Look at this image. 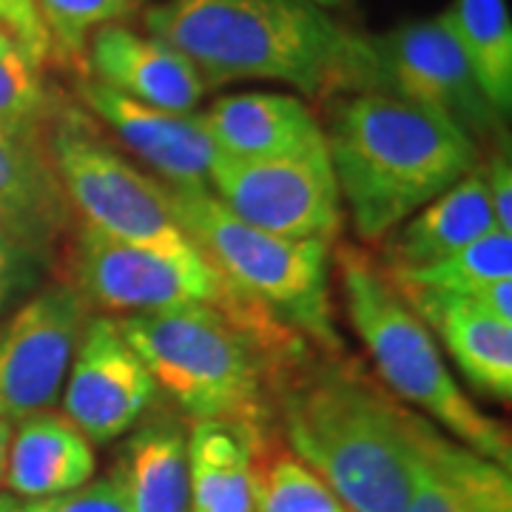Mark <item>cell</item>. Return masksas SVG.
Wrapping results in <instances>:
<instances>
[{
    "instance_id": "cell-1",
    "label": "cell",
    "mask_w": 512,
    "mask_h": 512,
    "mask_svg": "<svg viewBox=\"0 0 512 512\" xmlns=\"http://www.w3.org/2000/svg\"><path fill=\"white\" fill-rule=\"evenodd\" d=\"M146 26L191 60L205 86L276 80L308 97L376 92L370 37L348 32L313 0H165Z\"/></svg>"
},
{
    "instance_id": "cell-2",
    "label": "cell",
    "mask_w": 512,
    "mask_h": 512,
    "mask_svg": "<svg viewBox=\"0 0 512 512\" xmlns=\"http://www.w3.org/2000/svg\"><path fill=\"white\" fill-rule=\"evenodd\" d=\"M282 421L293 456L348 512H402L444 436L384 384L345 367L293 384Z\"/></svg>"
},
{
    "instance_id": "cell-3",
    "label": "cell",
    "mask_w": 512,
    "mask_h": 512,
    "mask_svg": "<svg viewBox=\"0 0 512 512\" xmlns=\"http://www.w3.org/2000/svg\"><path fill=\"white\" fill-rule=\"evenodd\" d=\"M328 157L359 237L376 242L478 165L476 140L444 114L382 92L333 111Z\"/></svg>"
},
{
    "instance_id": "cell-4",
    "label": "cell",
    "mask_w": 512,
    "mask_h": 512,
    "mask_svg": "<svg viewBox=\"0 0 512 512\" xmlns=\"http://www.w3.org/2000/svg\"><path fill=\"white\" fill-rule=\"evenodd\" d=\"M117 328L154 384L194 421L259 424L276 362L299 353V336L288 325H254L205 302L134 313Z\"/></svg>"
},
{
    "instance_id": "cell-5",
    "label": "cell",
    "mask_w": 512,
    "mask_h": 512,
    "mask_svg": "<svg viewBox=\"0 0 512 512\" xmlns=\"http://www.w3.org/2000/svg\"><path fill=\"white\" fill-rule=\"evenodd\" d=\"M342 291L353 330L365 342L384 387L399 402L416 404L464 447L510 470V433L501 421L481 413L444 365L430 328L362 251L339 256Z\"/></svg>"
},
{
    "instance_id": "cell-6",
    "label": "cell",
    "mask_w": 512,
    "mask_h": 512,
    "mask_svg": "<svg viewBox=\"0 0 512 512\" xmlns=\"http://www.w3.org/2000/svg\"><path fill=\"white\" fill-rule=\"evenodd\" d=\"M174 220L217 274L288 328L339 348L328 305L330 242L288 239L234 217L208 188L165 185Z\"/></svg>"
},
{
    "instance_id": "cell-7",
    "label": "cell",
    "mask_w": 512,
    "mask_h": 512,
    "mask_svg": "<svg viewBox=\"0 0 512 512\" xmlns=\"http://www.w3.org/2000/svg\"><path fill=\"white\" fill-rule=\"evenodd\" d=\"M49 160L63 197L72 202L86 228L165 256L180 268H211L174 220L165 185L154 183L92 134L80 111L55 114L49 128Z\"/></svg>"
},
{
    "instance_id": "cell-8",
    "label": "cell",
    "mask_w": 512,
    "mask_h": 512,
    "mask_svg": "<svg viewBox=\"0 0 512 512\" xmlns=\"http://www.w3.org/2000/svg\"><path fill=\"white\" fill-rule=\"evenodd\" d=\"M74 282V291L83 296L86 305H97L109 313L134 316L205 302L254 325L279 322L268 308L239 293L214 268H180L165 256L126 245L86 225L74 245Z\"/></svg>"
},
{
    "instance_id": "cell-9",
    "label": "cell",
    "mask_w": 512,
    "mask_h": 512,
    "mask_svg": "<svg viewBox=\"0 0 512 512\" xmlns=\"http://www.w3.org/2000/svg\"><path fill=\"white\" fill-rule=\"evenodd\" d=\"M208 183L234 217L276 237L333 242L342 228V197L328 148L279 160L217 154Z\"/></svg>"
},
{
    "instance_id": "cell-10",
    "label": "cell",
    "mask_w": 512,
    "mask_h": 512,
    "mask_svg": "<svg viewBox=\"0 0 512 512\" xmlns=\"http://www.w3.org/2000/svg\"><path fill=\"white\" fill-rule=\"evenodd\" d=\"M376 55V92L444 114L470 137L498 128L501 114L478 89L476 77L447 26L436 20L404 23L370 37Z\"/></svg>"
},
{
    "instance_id": "cell-11",
    "label": "cell",
    "mask_w": 512,
    "mask_h": 512,
    "mask_svg": "<svg viewBox=\"0 0 512 512\" xmlns=\"http://www.w3.org/2000/svg\"><path fill=\"white\" fill-rule=\"evenodd\" d=\"M89 305L57 285L29 299L0 328V416L26 419L55 402L72 365Z\"/></svg>"
},
{
    "instance_id": "cell-12",
    "label": "cell",
    "mask_w": 512,
    "mask_h": 512,
    "mask_svg": "<svg viewBox=\"0 0 512 512\" xmlns=\"http://www.w3.org/2000/svg\"><path fill=\"white\" fill-rule=\"evenodd\" d=\"M154 393L157 384L117 322L86 319L69 365L63 416L89 441L109 444L140 421Z\"/></svg>"
},
{
    "instance_id": "cell-13",
    "label": "cell",
    "mask_w": 512,
    "mask_h": 512,
    "mask_svg": "<svg viewBox=\"0 0 512 512\" xmlns=\"http://www.w3.org/2000/svg\"><path fill=\"white\" fill-rule=\"evenodd\" d=\"M77 94L89 114L106 123L131 154L165 177V183L177 188H205L211 163L220 151L205 131L202 114L146 106L97 83L89 74L80 77Z\"/></svg>"
},
{
    "instance_id": "cell-14",
    "label": "cell",
    "mask_w": 512,
    "mask_h": 512,
    "mask_svg": "<svg viewBox=\"0 0 512 512\" xmlns=\"http://www.w3.org/2000/svg\"><path fill=\"white\" fill-rule=\"evenodd\" d=\"M86 72L114 92L165 111H194L208 89L188 57L120 23L94 32L86 49Z\"/></svg>"
},
{
    "instance_id": "cell-15",
    "label": "cell",
    "mask_w": 512,
    "mask_h": 512,
    "mask_svg": "<svg viewBox=\"0 0 512 512\" xmlns=\"http://www.w3.org/2000/svg\"><path fill=\"white\" fill-rule=\"evenodd\" d=\"M202 123L217 151L239 160H279L328 148L316 114L291 94H231L205 111Z\"/></svg>"
},
{
    "instance_id": "cell-16",
    "label": "cell",
    "mask_w": 512,
    "mask_h": 512,
    "mask_svg": "<svg viewBox=\"0 0 512 512\" xmlns=\"http://www.w3.org/2000/svg\"><path fill=\"white\" fill-rule=\"evenodd\" d=\"M427 328L441 336L470 384L501 402L512 396V322H501L470 296L396 288Z\"/></svg>"
},
{
    "instance_id": "cell-17",
    "label": "cell",
    "mask_w": 512,
    "mask_h": 512,
    "mask_svg": "<svg viewBox=\"0 0 512 512\" xmlns=\"http://www.w3.org/2000/svg\"><path fill=\"white\" fill-rule=\"evenodd\" d=\"M94 476L92 441L60 413L40 410L12 430L3 484L29 501L72 493Z\"/></svg>"
},
{
    "instance_id": "cell-18",
    "label": "cell",
    "mask_w": 512,
    "mask_h": 512,
    "mask_svg": "<svg viewBox=\"0 0 512 512\" xmlns=\"http://www.w3.org/2000/svg\"><path fill=\"white\" fill-rule=\"evenodd\" d=\"M262 427L254 421L200 419L188 436L191 512H256L254 456Z\"/></svg>"
},
{
    "instance_id": "cell-19",
    "label": "cell",
    "mask_w": 512,
    "mask_h": 512,
    "mask_svg": "<svg viewBox=\"0 0 512 512\" xmlns=\"http://www.w3.org/2000/svg\"><path fill=\"white\" fill-rule=\"evenodd\" d=\"M495 228L498 225L484 183V168L476 165L402 225V231L390 242V271H416L433 265Z\"/></svg>"
},
{
    "instance_id": "cell-20",
    "label": "cell",
    "mask_w": 512,
    "mask_h": 512,
    "mask_svg": "<svg viewBox=\"0 0 512 512\" xmlns=\"http://www.w3.org/2000/svg\"><path fill=\"white\" fill-rule=\"evenodd\" d=\"M69 220L49 151H37L0 131V225L43 254Z\"/></svg>"
},
{
    "instance_id": "cell-21",
    "label": "cell",
    "mask_w": 512,
    "mask_h": 512,
    "mask_svg": "<svg viewBox=\"0 0 512 512\" xmlns=\"http://www.w3.org/2000/svg\"><path fill=\"white\" fill-rule=\"evenodd\" d=\"M111 481L131 512H191L188 439L171 421H151L131 436Z\"/></svg>"
},
{
    "instance_id": "cell-22",
    "label": "cell",
    "mask_w": 512,
    "mask_h": 512,
    "mask_svg": "<svg viewBox=\"0 0 512 512\" xmlns=\"http://www.w3.org/2000/svg\"><path fill=\"white\" fill-rule=\"evenodd\" d=\"M402 512H512L510 470L441 436Z\"/></svg>"
},
{
    "instance_id": "cell-23",
    "label": "cell",
    "mask_w": 512,
    "mask_h": 512,
    "mask_svg": "<svg viewBox=\"0 0 512 512\" xmlns=\"http://www.w3.org/2000/svg\"><path fill=\"white\" fill-rule=\"evenodd\" d=\"M441 23L498 114L512 106V23L507 0H456Z\"/></svg>"
},
{
    "instance_id": "cell-24",
    "label": "cell",
    "mask_w": 512,
    "mask_h": 512,
    "mask_svg": "<svg viewBox=\"0 0 512 512\" xmlns=\"http://www.w3.org/2000/svg\"><path fill=\"white\" fill-rule=\"evenodd\" d=\"M52 120L55 109L40 69L0 26V131L23 146L49 151Z\"/></svg>"
},
{
    "instance_id": "cell-25",
    "label": "cell",
    "mask_w": 512,
    "mask_h": 512,
    "mask_svg": "<svg viewBox=\"0 0 512 512\" xmlns=\"http://www.w3.org/2000/svg\"><path fill=\"white\" fill-rule=\"evenodd\" d=\"M507 276H512V234L495 228L447 259H439L416 271H390L387 279L396 288L473 296L478 288Z\"/></svg>"
},
{
    "instance_id": "cell-26",
    "label": "cell",
    "mask_w": 512,
    "mask_h": 512,
    "mask_svg": "<svg viewBox=\"0 0 512 512\" xmlns=\"http://www.w3.org/2000/svg\"><path fill=\"white\" fill-rule=\"evenodd\" d=\"M256 512H348L330 487L293 453H274L259 441L254 456Z\"/></svg>"
},
{
    "instance_id": "cell-27",
    "label": "cell",
    "mask_w": 512,
    "mask_h": 512,
    "mask_svg": "<svg viewBox=\"0 0 512 512\" xmlns=\"http://www.w3.org/2000/svg\"><path fill=\"white\" fill-rule=\"evenodd\" d=\"M40 20L52 43V60L63 69H74L86 77L89 37L100 29L126 18L134 0H35Z\"/></svg>"
},
{
    "instance_id": "cell-28",
    "label": "cell",
    "mask_w": 512,
    "mask_h": 512,
    "mask_svg": "<svg viewBox=\"0 0 512 512\" xmlns=\"http://www.w3.org/2000/svg\"><path fill=\"white\" fill-rule=\"evenodd\" d=\"M0 26L18 40L26 57L43 72L46 63L52 60V43L35 0H0Z\"/></svg>"
},
{
    "instance_id": "cell-29",
    "label": "cell",
    "mask_w": 512,
    "mask_h": 512,
    "mask_svg": "<svg viewBox=\"0 0 512 512\" xmlns=\"http://www.w3.org/2000/svg\"><path fill=\"white\" fill-rule=\"evenodd\" d=\"M26 507L29 512H131L120 487L111 478L83 484L72 493L26 501Z\"/></svg>"
},
{
    "instance_id": "cell-30",
    "label": "cell",
    "mask_w": 512,
    "mask_h": 512,
    "mask_svg": "<svg viewBox=\"0 0 512 512\" xmlns=\"http://www.w3.org/2000/svg\"><path fill=\"white\" fill-rule=\"evenodd\" d=\"M484 168V183L493 205V217L498 231L512 234V163L510 151H495L493 160Z\"/></svg>"
},
{
    "instance_id": "cell-31",
    "label": "cell",
    "mask_w": 512,
    "mask_h": 512,
    "mask_svg": "<svg viewBox=\"0 0 512 512\" xmlns=\"http://www.w3.org/2000/svg\"><path fill=\"white\" fill-rule=\"evenodd\" d=\"M32 256L35 254L6 225H0V305L26 282V265Z\"/></svg>"
},
{
    "instance_id": "cell-32",
    "label": "cell",
    "mask_w": 512,
    "mask_h": 512,
    "mask_svg": "<svg viewBox=\"0 0 512 512\" xmlns=\"http://www.w3.org/2000/svg\"><path fill=\"white\" fill-rule=\"evenodd\" d=\"M470 299H476L484 311L501 319V322H512V276L507 279H495L490 285L478 288Z\"/></svg>"
},
{
    "instance_id": "cell-33",
    "label": "cell",
    "mask_w": 512,
    "mask_h": 512,
    "mask_svg": "<svg viewBox=\"0 0 512 512\" xmlns=\"http://www.w3.org/2000/svg\"><path fill=\"white\" fill-rule=\"evenodd\" d=\"M12 421L0 416V484H3V476H6V456H9V441H12Z\"/></svg>"
},
{
    "instance_id": "cell-34",
    "label": "cell",
    "mask_w": 512,
    "mask_h": 512,
    "mask_svg": "<svg viewBox=\"0 0 512 512\" xmlns=\"http://www.w3.org/2000/svg\"><path fill=\"white\" fill-rule=\"evenodd\" d=\"M0 512H29V507L12 495H0Z\"/></svg>"
},
{
    "instance_id": "cell-35",
    "label": "cell",
    "mask_w": 512,
    "mask_h": 512,
    "mask_svg": "<svg viewBox=\"0 0 512 512\" xmlns=\"http://www.w3.org/2000/svg\"><path fill=\"white\" fill-rule=\"evenodd\" d=\"M316 6H322V9H328V6H342V3H348V0H313Z\"/></svg>"
}]
</instances>
